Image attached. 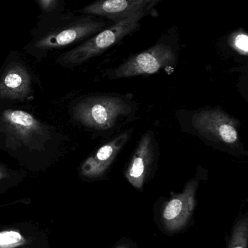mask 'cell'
<instances>
[{
    "mask_svg": "<svg viewBox=\"0 0 248 248\" xmlns=\"http://www.w3.org/2000/svg\"><path fill=\"white\" fill-rule=\"evenodd\" d=\"M151 7V0H96L75 12L115 23L140 13H147Z\"/></svg>",
    "mask_w": 248,
    "mask_h": 248,
    "instance_id": "5b68a950",
    "label": "cell"
},
{
    "mask_svg": "<svg viewBox=\"0 0 248 248\" xmlns=\"http://www.w3.org/2000/svg\"><path fill=\"white\" fill-rule=\"evenodd\" d=\"M27 243L21 232L17 230L0 232V248H18Z\"/></svg>",
    "mask_w": 248,
    "mask_h": 248,
    "instance_id": "7c38bea8",
    "label": "cell"
},
{
    "mask_svg": "<svg viewBox=\"0 0 248 248\" xmlns=\"http://www.w3.org/2000/svg\"><path fill=\"white\" fill-rule=\"evenodd\" d=\"M5 173L2 170H0V179H3V178L5 177Z\"/></svg>",
    "mask_w": 248,
    "mask_h": 248,
    "instance_id": "2e32d148",
    "label": "cell"
},
{
    "mask_svg": "<svg viewBox=\"0 0 248 248\" xmlns=\"http://www.w3.org/2000/svg\"><path fill=\"white\" fill-rule=\"evenodd\" d=\"M2 123L8 132L23 141H29L41 134V124L29 113L22 110H7L2 114Z\"/></svg>",
    "mask_w": 248,
    "mask_h": 248,
    "instance_id": "8fae6325",
    "label": "cell"
},
{
    "mask_svg": "<svg viewBox=\"0 0 248 248\" xmlns=\"http://www.w3.org/2000/svg\"><path fill=\"white\" fill-rule=\"evenodd\" d=\"M147 13H140L135 16L105 28L96 34L84 40L71 50L64 52L57 59V62L67 68H73L100 54L120 42L125 36L136 31L140 28V20Z\"/></svg>",
    "mask_w": 248,
    "mask_h": 248,
    "instance_id": "7a4b0ae2",
    "label": "cell"
},
{
    "mask_svg": "<svg viewBox=\"0 0 248 248\" xmlns=\"http://www.w3.org/2000/svg\"><path fill=\"white\" fill-rule=\"evenodd\" d=\"M192 124L201 134L218 141L231 144L238 140L237 122L220 110L197 113L192 118Z\"/></svg>",
    "mask_w": 248,
    "mask_h": 248,
    "instance_id": "8992f818",
    "label": "cell"
},
{
    "mask_svg": "<svg viewBox=\"0 0 248 248\" xmlns=\"http://www.w3.org/2000/svg\"><path fill=\"white\" fill-rule=\"evenodd\" d=\"M31 92V77L25 65L18 61L7 65L0 79V97L23 100Z\"/></svg>",
    "mask_w": 248,
    "mask_h": 248,
    "instance_id": "9c48e42d",
    "label": "cell"
},
{
    "mask_svg": "<svg viewBox=\"0 0 248 248\" xmlns=\"http://www.w3.org/2000/svg\"><path fill=\"white\" fill-rule=\"evenodd\" d=\"M159 1H160V0H151V7H152V6H154V4H157V3Z\"/></svg>",
    "mask_w": 248,
    "mask_h": 248,
    "instance_id": "e0dca14e",
    "label": "cell"
},
{
    "mask_svg": "<svg viewBox=\"0 0 248 248\" xmlns=\"http://www.w3.org/2000/svg\"><path fill=\"white\" fill-rule=\"evenodd\" d=\"M130 110L129 106L119 97L97 96L79 103L74 108V116L86 126L106 130L114 126L118 119Z\"/></svg>",
    "mask_w": 248,
    "mask_h": 248,
    "instance_id": "3957f363",
    "label": "cell"
},
{
    "mask_svg": "<svg viewBox=\"0 0 248 248\" xmlns=\"http://www.w3.org/2000/svg\"><path fill=\"white\" fill-rule=\"evenodd\" d=\"M106 26L101 17L66 10L40 14L24 49L36 58H44L52 51L89 39Z\"/></svg>",
    "mask_w": 248,
    "mask_h": 248,
    "instance_id": "6da1fadb",
    "label": "cell"
},
{
    "mask_svg": "<svg viewBox=\"0 0 248 248\" xmlns=\"http://www.w3.org/2000/svg\"><path fill=\"white\" fill-rule=\"evenodd\" d=\"M198 182L192 180L185 187L183 193L173 197L163 210L165 224L171 231L183 227L189 219L195 207V194Z\"/></svg>",
    "mask_w": 248,
    "mask_h": 248,
    "instance_id": "52a82bcc",
    "label": "cell"
},
{
    "mask_svg": "<svg viewBox=\"0 0 248 248\" xmlns=\"http://www.w3.org/2000/svg\"><path fill=\"white\" fill-rule=\"evenodd\" d=\"M118 248H127V247H125V246H121V247H119Z\"/></svg>",
    "mask_w": 248,
    "mask_h": 248,
    "instance_id": "ac0fdd59",
    "label": "cell"
},
{
    "mask_svg": "<svg viewBox=\"0 0 248 248\" xmlns=\"http://www.w3.org/2000/svg\"><path fill=\"white\" fill-rule=\"evenodd\" d=\"M130 136L131 131H125L100 147L84 162L81 167V174L92 179L103 176L129 140Z\"/></svg>",
    "mask_w": 248,
    "mask_h": 248,
    "instance_id": "ba28073f",
    "label": "cell"
},
{
    "mask_svg": "<svg viewBox=\"0 0 248 248\" xmlns=\"http://www.w3.org/2000/svg\"><path fill=\"white\" fill-rule=\"evenodd\" d=\"M153 147L149 132L143 136L125 172L128 182L137 189H141L151 170Z\"/></svg>",
    "mask_w": 248,
    "mask_h": 248,
    "instance_id": "30bf717a",
    "label": "cell"
},
{
    "mask_svg": "<svg viewBox=\"0 0 248 248\" xmlns=\"http://www.w3.org/2000/svg\"><path fill=\"white\" fill-rule=\"evenodd\" d=\"M41 14L66 10V0H35Z\"/></svg>",
    "mask_w": 248,
    "mask_h": 248,
    "instance_id": "5bb4252c",
    "label": "cell"
},
{
    "mask_svg": "<svg viewBox=\"0 0 248 248\" xmlns=\"http://www.w3.org/2000/svg\"><path fill=\"white\" fill-rule=\"evenodd\" d=\"M248 220L242 219L234 228L228 248H247Z\"/></svg>",
    "mask_w": 248,
    "mask_h": 248,
    "instance_id": "4fadbf2b",
    "label": "cell"
},
{
    "mask_svg": "<svg viewBox=\"0 0 248 248\" xmlns=\"http://www.w3.org/2000/svg\"><path fill=\"white\" fill-rule=\"evenodd\" d=\"M234 45L240 53L247 55L248 46L247 34L240 33V34L237 35L234 39Z\"/></svg>",
    "mask_w": 248,
    "mask_h": 248,
    "instance_id": "9a60e30c",
    "label": "cell"
},
{
    "mask_svg": "<svg viewBox=\"0 0 248 248\" xmlns=\"http://www.w3.org/2000/svg\"><path fill=\"white\" fill-rule=\"evenodd\" d=\"M175 60L176 55L170 46L158 44L119 65L114 71L113 78H128L154 74L163 67L173 64Z\"/></svg>",
    "mask_w": 248,
    "mask_h": 248,
    "instance_id": "277c9868",
    "label": "cell"
}]
</instances>
